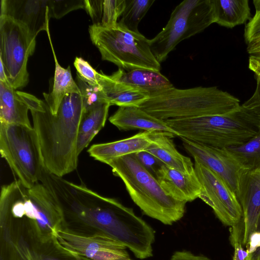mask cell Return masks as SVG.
<instances>
[{"label": "cell", "mask_w": 260, "mask_h": 260, "mask_svg": "<svg viewBox=\"0 0 260 260\" xmlns=\"http://www.w3.org/2000/svg\"><path fill=\"white\" fill-rule=\"evenodd\" d=\"M40 182L59 202L65 228L83 234H104L116 240L129 231L131 209L115 199L101 196L83 184L68 181L46 169Z\"/></svg>", "instance_id": "cell-1"}, {"label": "cell", "mask_w": 260, "mask_h": 260, "mask_svg": "<svg viewBox=\"0 0 260 260\" xmlns=\"http://www.w3.org/2000/svg\"><path fill=\"white\" fill-rule=\"evenodd\" d=\"M18 92L30 111L45 169L61 177L75 171L78 166L77 138L83 111L81 94L66 95L54 115L45 102L30 93Z\"/></svg>", "instance_id": "cell-2"}, {"label": "cell", "mask_w": 260, "mask_h": 260, "mask_svg": "<svg viewBox=\"0 0 260 260\" xmlns=\"http://www.w3.org/2000/svg\"><path fill=\"white\" fill-rule=\"evenodd\" d=\"M0 220L45 241L54 238L55 232L65 225L61 206L48 187L39 182L27 188L15 180L1 188Z\"/></svg>", "instance_id": "cell-3"}, {"label": "cell", "mask_w": 260, "mask_h": 260, "mask_svg": "<svg viewBox=\"0 0 260 260\" xmlns=\"http://www.w3.org/2000/svg\"><path fill=\"white\" fill-rule=\"evenodd\" d=\"M106 164L122 180L132 200L144 214L166 225H172L183 217L186 203L168 195L135 153L111 159Z\"/></svg>", "instance_id": "cell-4"}, {"label": "cell", "mask_w": 260, "mask_h": 260, "mask_svg": "<svg viewBox=\"0 0 260 260\" xmlns=\"http://www.w3.org/2000/svg\"><path fill=\"white\" fill-rule=\"evenodd\" d=\"M238 99L216 86L175 87L151 95L139 108L159 119L228 114L241 108Z\"/></svg>", "instance_id": "cell-5"}, {"label": "cell", "mask_w": 260, "mask_h": 260, "mask_svg": "<svg viewBox=\"0 0 260 260\" xmlns=\"http://www.w3.org/2000/svg\"><path fill=\"white\" fill-rule=\"evenodd\" d=\"M178 135L206 146L225 149L241 145L258 132L260 119L242 106L233 112L165 120Z\"/></svg>", "instance_id": "cell-6"}, {"label": "cell", "mask_w": 260, "mask_h": 260, "mask_svg": "<svg viewBox=\"0 0 260 260\" xmlns=\"http://www.w3.org/2000/svg\"><path fill=\"white\" fill-rule=\"evenodd\" d=\"M88 30L102 60L126 71L147 69L160 72V63L151 51L149 40L140 32L131 31L118 22L110 28L92 24Z\"/></svg>", "instance_id": "cell-7"}, {"label": "cell", "mask_w": 260, "mask_h": 260, "mask_svg": "<svg viewBox=\"0 0 260 260\" xmlns=\"http://www.w3.org/2000/svg\"><path fill=\"white\" fill-rule=\"evenodd\" d=\"M0 153L15 180L27 188L40 182L45 167L33 126L0 123Z\"/></svg>", "instance_id": "cell-8"}, {"label": "cell", "mask_w": 260, "mask_h": 260, "mask_svg": "<svg viewBox=\"0 0 260 260\" xmlns=\"http://www.w3.org/2000/svg\"><path fill=\"white\" fill-rule=\"evenodd\" d=\"M215 23L212 0H185L172 11L162 30L149 40L151 51L161 63L182 41Z\"/></svg>", "instance_id": "cell-9"}, {"label": "cell", "mask_w": 260, "mask_h": 260, "mask_svg": "<svg viewBox=\"0 0 260 260\" xmlns=\"http://www.w3.org/2000/svg\"><path fill=\"white\" fill-rule=\"evenodd\" d=\"M36 38L23 24L0 15V60L9 83L15 89L28 82L27 64L35 50Z\"/></svg>", "instance_id": "cell-10"}, {"label": "cell", "mask_w": 260, "mask_h": 260, "mask_svg": "<svg viewBox=\"0 0 260 260\" xmlns=\"http://www.w3.org/2000/svg\"><path fill=\"white\" fill-rule=\"evenodd\" d=\"M0 225L1 260H83L63 248L56 237L45 241L12 225Z\"/></svg>", "instance_id": "cell-11"}, {"label": "cell", "mask_w": 260, "mask_h": 260, "mask_svg": "<svg viewBox=\"0 0 260 260\" xmlns=\"http://www.w3.org/2000/svg\"><path fill=\"white\" fill-rule=\"evenodd\" d=\"M194 168L201 186L199 198L213 209L224 225L232 227L239 224L242 210L234 191L220 177L197 160Z\"/></svg>", "instance_id": "cell-12"}, {"label": "cell", "mask_w": 260, "mask_h": 260, "mask_svg": "<svg viewBox=\"0 0 260 260\" xmlns=\"http://www.w3.org/2000/svg\"><path fill=\"white\" fill-rule=\"evenodd\" d=\"M55 237L59 243L83 260H126V247L104 234H83L67 228L58 230Z\"/></svg>", "instance_id": "cell-13"}, {"label": "cell", "mask_w": 260, "mask_h": 260, "mask_svg": "<svg viewBox=\"0 0 260 260\" xmlns=\"http://www.w3.org/2000/svg\"><path fill=\"white\" fill-rule=\"evenodd\" d=\"M186 150L194 158L223 179L236 193H239L240 180L246 171L226 149L203 145L179 137Z\"/></svg>", "instance_id": "cell-14"}, {"label": "cell", "mask_w": 260, "mask_h": 260, "mask_svg": "<svg viewBox=\"0 0 260 260\" xmlns=\"http://www.w3.org/2000/svg\"><path fill=\"white\" fill-rule=\"evenodd\" d=\"M0 15L23 24L35 37L41 31H49L48 0H2Z\"/></svg>", "instance_id": "cell-15"}, {"label": "cell", "mask_w": 260, "mask_h": 260, "mask_svg": "<svg viewBox=\"0 0 260 260\" xmlns=\"http://www.w3.org/2000/svg\"><path fill=\"white\" fill-rule=\"evenodd\" d=\"M238 199L243 220V244L247 246L260 216V170L246 171L240 183Z\"/></svg>", "instance_id": "cell-16"}, {"label": "cell", "mask_w": 260, "mask_h": 260, "mask_svg": "<svg viewBox=\"0 0 260 260\" xmlns=\"http://www.w3.org/2000/svg\"><path fill=\"white\" fill-rule=\"evenodd\" d=\"M155 177L166 193L181 202H192L199 198L201 186L195 170L183 173L163 165Z\"/></svg>", "instance_id": "cell-17"}, {"label": "cell", "mask_w": 260, "mask_h": 260, "mask_svg": "<svg viewBox=\"0 0 260 260\" xmlns=\"http://www.w3.org/2000/svg\"><path fill=\"white\" fill-rule=\"evenodd\" d=\"M109 120L120 131L140 129L149 132H167L179 137V135L165 120L151 115L138 107H119Z\"/></svg>", "instance_id": "cell-18"}, {"label": "cell", "mask_w": 260, "mask_h": 260, "mask_svg": "<svg viewBox=\"0 0 260 260\" xmlns=\"http://www.w3.org/2000/svg\"><path fill=\"white\" fill-rule=\"evenodd\" d=\"M151 143V132L143 131L124 139L92 145L87 152L94 159L106 164L114 158L146 151Z\"/></svg>", "instance_id": "cell-19"}, {"label": "cell", "mask_w": 260, "mask_h": 260, "mask_svg": "<svg viewBox=\"0 0 260 260\" xmlns=\"http://www.w3.org/2000/svg\"><path fill=\"white\" fill-rule=\"evenodd\" d=\"M174 134L167 132H151L152 143L146 151L155 156L167 167L183 173L194 170L191 159L180 153L172 139Z\"/></svg>", "instance_id": "cell-20"}, {"label": "cell", "mask_w": 260, "mask_h": 260, "mask_svg": "<svg viewBox=\"0 0 260 260\" xmlns=\"http://www.w3.org/2000/svg\"><path fill=\"white\" fill-rule=\"evenodd\" d=\"M98 82L111 106L139 107L150 96L148 93L116 80L102 72L98 73Z\"/></svg>", "instance_id": "cell-21"}, {"label": "cell", "mask_w": 260, "mask_h": 260, "mask_svg": "<svg viewBox=\"0 0 260 260\" xmlns=\"http://www.w3.org/2000/svg\"><path fill=\"white\" fill-rule=\"evenodd\" d=\"M111 76L116 80L148 93L150 96L174 87L160 72L150 70L126 71L119 68Z\"/></svg>", "instance_id": "cell-22"}, {"label": "cell", "mask_w": 260, "mask_h": 260, "mask_svg": "<svg viewBox=\"0 0 260 260\" xmlns=\"http://www.w3.org/2000/svg\"><path fill=\"white\" fill-rule=\"evenodd\" d=\"M26 102L9 83L0 82V123L32 126Z\"/></svg>", "instance_id": "cell-23"}, {"label": "cell", "mask_w": 260, "mask_h": 260, "mask_svg": "<svg viewBox=\"0 0 260 260\" xmlns=\"http://www.w3.org/2000/svg\"><path fill=\"white\" fill-rule=\"evenodd\" d=\"M110 106L109 103H103L83 108L77 138L79 155L104 127Z\"/></svg>", "instance_id": "cell-24"}, {"label": "cell", "mask_w": 260, "mask_h": 260, "mask_svg": "<svg viewBox=\"0 0 260 260\" xmlns=\"http://www.w3.org/2000/svg\"><path fill=\"white\" fill-rule=\"evenodd\" d=\"M47 34L53 54L55 72L52 90L49 93H43V96L51 112L55 115L62 100L66 95L73 93H80V91L72 77L70 67L69 66L67 68H64L58 63L49 31Z\"/></svg>", "instance_id": "cell-25"}, {"label": "cell", "mask_w": 260, "mask_h": 260, "mask_svg": "<svg viewBox=\"0 0 260 260\" xmlns=\"http://www.w3.org/2000/svg\"><path fill=\"white\" fill-rule=\"evenodd\" d=\"M215 23L232 28L251 18L248 0H212Z\"/></svg>", "instance_id": "cell-26"}, {"label": "cell", "mask_w": 260, "mask_h": 260, "mask_svg": "<svg viewBox=\"0 0 260 260\" xmlns=\"http://www.w3.org/2000/svg\"><path fill=\"white\" fill-rule=\"evenodd\" d=\"M125 7V0H85V8L93 25L110 28L115 26Z\"/></svg>", "instance_id": "cell-27"}, {"label": "cell", "mask_w": 260, "mask_h": 260, "mask_svg": "<svg viewBox=\"0 0 260 260\" xmlns=\"http://www.w3.org/2000/svg\"><path fill=\"white\" fill-rule=\"evenodd\" d=\"M248 68L253 73L256 84L252 95L241 106L260 119V38L247 44Z\"/></svg>", "instance_id": "cell-28"}, {"label": "cell", "mask_w": 260, "mask_h": 260, "mask_svg": "<svg viewBox=\"0 0 260 260\" xmlns=\"http://www.w3.org/2000/svg\"><path fill=\"white\" fill-rule=\"evenodd\" d=\"M225 149L244 170H260V128L258 133L245 143Z\"/></svg>", "instance_id": "cell-29"}, {"label": "cell", "mask_w": 260, "mask_h": 260, "mask_svg": "<svg viewBox=\"0 0 260 260\" xmlns=\"http://www.w3.org/2000/svg\"><path fill=\"white\" fill-rule=\"evenodd\" d=\"M154 0H125V7L118 22L127 29L139 32L138 25Z\"/></svg>", "instance_id": "cell-30"}, {"label": "cell", "mask_w": 260, "mask_h": 260, "mask_svg": "<svg viewBox=\"0 0 260 260\" xmlns=\"http://www.w3.org/2000/svg\"><path fill=\"white\" fill-rule=\"evenodd\" d=\"M76 82L82 97L83 108H88L95 104L108 103L100 84L96 86L89 85L83 81L78 75H77Z\"/></svg>", "instance_id": "cell-31"}, {"label": "cell", "mask_w": 260, "mask_h": 260, "mask_svg": "<svg viewBox=\"0 0 260 260\" xmlns=\"http://www.w3.org/2000/svg\"><path fill=\"white\" fill-rule=\"evenodd\" d=\"M51 18H60L69 12L85 8V0H48Z\"/></svg>", "instance_id": "cell-32"}, {"label": "cell", "mask_w": 260, "mask_h": 260, "mask_svg": "<svg viewBox=\"0 0 260 260\" xmlns=\"http://www.w3.org/2000/svg\"><path fill=\"white\" fill-rule=\"evenodd\" d=\"M78 75L83 81L92 86L99 85L98 73L82 57H76L74 62Z\"/></svg>", "instance_id": "cell-33"}, {"label": "cell", "mask_w": 260, "mask_h": 260, "mask_svg": "<svg viewBox=\"0 0 260 260\" xmlns=\"http://www.w3.org/2000/svg\"><path fill=\"white\" fill-rule=\"evenodd\" d=\"M255 13L245 25L244 39L246 44L260 38V0H253Z\"/></svg>", "instance_id": "cell-34"}, {"label": "cell", "mask_w": 260, "mask_h": 260, "mask_svg": "<svg viewBox=\"0 0 260 260\" xmlns=\"http://www.w3.org/2000/svg\"><path fill=\"white\" fill-rule=\"evenodd\" d=\"M239 224L230 229V240L234 249L233 260H250L249 251L243 247V238Z\"/></svg>", "instance_id": "cell-35"}, {"label": "cell", "mask_w": 260, "mask_h": 260, "mask_svg": "<svg viewBox=\"0 0 260 260\" xmlns=\"http://www.w3.org/2000/svg\"><path fill=\"white\" fill-rule=\"evenodd\" d=\"M135 154L141 164L154 176L158 170L164 165L159 159L146 151Z\"/></svg>", "instance_id": "cell-36"}, {"label": "cell", "mask_w": 260, "mask_h": 260, "mask_svg": "<svg viewBox=\"0 0 260 260\" xmlns=\"http://www.w3.org/2000/svg\"><path fill=\"white\" fill-rule=\"evenodd\" d=\"M246 247L249 253L250 260H260V216L255 231Z\"/></svg>", "instance_id": "cell-37"}, {"label": "cell", "mask_w": 260, "mask_h": 260, "mask_svg": "<svg viewBox=\"0 0 260 260\" xmlns=\"http://www.w3.org/2000/svg\"><path fill=\"white\" fill-rule=\"evenodd\" d=\"M170 260H211L206 256L196 255L187 250L175 251Z\"/></svg>", "instance_id": "cell-38"}, {"label": "cell", "mask_w": 260, "mask_h": 260, "mask_svg": "<svg viewBox=\"0 0 260 260\" xmlns=\"http://www.w3.org/2000/svg\"><path fill=\"white\" fill-rule=\"evenodd\" d=\"M0 82L9 83L5 68L2 61L0 60ZM10 84V83H9Z\"/></svg>", "instance_id": "cell-39"}, {"label": "cell", "mask_w": 260, "mask_h": 260, "mask_svg": "<svg viewBox=\"0 0 260 260\" xmlns=\"http://www.w3.org/2000/svg\"><path fill=\"white\" fill-rule=\"evenodd\" d=\"M126 260H132V259H131L130 258H129V259H126Z\"/></svg>", "instance_id": "cell-40"}]
</instances>
